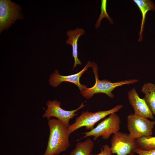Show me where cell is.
<instances>
[{
  "label": "cell",
  "instance_id": "obj_1",
  "mask_svg": "<svg viewBox=\"0 0 155 155\" xmlns=\"http://www.w3.org/2000/svg\"><path fill=\"white\" fill-rule=\"evenodd\" d=\"M49 134L46 150L43 155H56L70 146L67 127L57 119L48 120Z\"/></svg>",
  "mask_w": 155,
  "mask_h": 155
},
{
  "label": "cell",
  "instance_id": "obj_2",
  "mask_svg": "<svg viewBox=\"0 0 155 155\" xmlns=\"http://www.w3.org/2000/svg\"><path fill=\"white\" fill-rule=\"evenodd\" d=\"M90 67L92 68L94 75L95 84L92 87L88 88L80 91L82 96L87 99L90 98L95 94L98 93L105 94L111 98H113L115 95L112 92L116 88L125 84H133L139 81L138 79H131L112 82L106 79L100 80L98 75V66L97 64L93 62L91 63Z\"/></svg>",
  "mask_w": 155,
  "mask_h": 155
},
{
  "label": "cell",
  "instance_id": "obj_3",
  "mask_svg": "<svg viewBox=\"0 0 155 155\" xmlns=\"http://www.w3.org/2000/svg\"><path fill=\"white\" fill-rule=\"evenodd\" d=\"M123 107V105L118 104L107 111H100L95 112L83 111L76 118L75 122L67 127L68 133L70 135L74 131L83 127H85L87 130H92L94 128L96 123L108 115L118 112Z\"/></svg>",
  "mask_w": 155,
  "mask_h": 155
},
{
  "label": "cell",
  "instance_id": "obj_4",
  "mask_svg": "<svg viewBox=\"0 0 155 155\" xmlns=\"http://www.w3.org/2000/svg\"><path fill=\"white\" fill-rule=\"evenodd\" d=\"M120 123V117L116 113L111 114L92 130L82 133L85 134L84 136L78 141L90 136H94V140H96L100 136L106 140L112 134L119 131Z\"/></svg>",
  "mask_w": 155,
  "mask_h": 155
},
{
  "label": "cell",
  "instance_id": "obj_5",
  "mask_svg": "<svg viewBox=\"0 0 155 155\" xmlns=\"http://www.w3.org/2000/svg\"><path fill=\"white\" fill-rule=\"evenodd\" d=\"M155 121H151L135 114L127 117V127L131 136L137 139L143 136H151Z\"/></svg>",
  "mask_w": 155,
  "mask_h": 155
},
{
  "label": "cell",
  "instance_id": "obj_6",
  "mask_svg": "<svg viewBox=\"0 0 155 155\" xmlns=\"http://www.w3.org/2000/svg\"><path fill=\"white\" fill-rule=\"evenodd\" d=\"M111 144V154L133 155L134 150L138 148L136 139L132 138L129 133L119 131L113 134Z\"/></svg>",
  "mask_w": 155,
  "mask_h": 155
},
{
  "label": "cell",
  "instance_id": "obj_7",
  "mask_svg": "<svg viewBox=\"0 0 155 155\" xmlns=\"http://www.w3.org/2000/svg\"><path fill=\"white\" fill-rule=\"evenodd\" d=\"M21 8L10 0L0 1V31L7 30L16 21L23 18Z\"/></svg>",
  "mask_w": 155,
  "mask_h": 155
},
{
  "label": "cell",
  "instance_id": "obj_8",
  "mask_svg": "<svg viewBox=\"0 0 155 155\" xmlns=\"http://www.w3.org/2000/svg\"><path fill=\"white\" fill-rule=\"evenodd\" d=\"M61 104V102L56 100L48 101L46 103L47 108L42 115V118H46L48 120L52 117H55L68 127L69 125V122L70 119L78 114L75 113L85 106L84 103L82 102L77 108L67 111L62 108Z\"/></svg>",
  "mask_w": 155,
  "mask_h": 155
},
{
  "label": "cell",
  "instance_id": "obj_9",
  "mask_svg": "<svg viewBox=\"0 0 155 155\" xmlns=\"http://www.w3.org/2000/svg\"><path fill=\"white\" fill-rule=\"evenodd\" d=\"M91 63L88 61L84 68L80 72L75 74L68 75L64 76L59 73L57 70H55L50 76L49 82L50 85L53 87H57L63 82L73 83L78 87L80 91L86 89L87 86L81 84L80 82V78L83 73L88 68L90 67Z\"/></svg>",
  "mask_w": 155,
  "mask_h": 155
},
{
  "label": "cell",
  "instance_id": "obj_10",
  "mask_svg": "<svg viewBox=\"0 0 155 155\" xmlns=\"http://www.w3.org/2000/svg\"><path fill=\"white\" fill-rule=\"evenodd\" d=\"M130 104L134 109V114L146 118L154 119L153 115L145 100L141 98L135 88H132L127 92Z\"/></svg>",
  "mask_w": 155,
  "mask_h": 155
},
{
  "label": "cell",
  "instance_id": "obj_11",
  "mask_svg": "<svg viewBox=\"0 0 155 155\" xmlns=\"http://www.w3.org/2000/svg\"><path fill=\"white\" fill-rule=\"evenodd\" d=\"M85 33L84 29L79 28L74 30H69L66 32L67 35L69 38L67 40L66 43L68 45H71L72 48V57L74 61L73 69L77 65H81L82 64L78 57V41L80 37L84 35Z\"/></svg>",
  "mask_w": 155,
  "mask_h": 155
},
{
  "label": "cell",
  "instance_id": "obj_12",
  "mask_svg": "<svg viewBox=\"0 0 155 155\" xmlns=\"http://www.w3.org/2000/svg\"><path fill=\"white\" fill-rule=\"evenodd\" d=\"M141 12L142 16L140 30L139 33L138 41L141 42L143 39L142 34L146 20V16L148 11L150 10L154 11L155 5L151 1L149 0H133Z\"/></svg>",
  "mask_w": 155,
  "mask_h": 155
},
{
  "label": "cell",
  "instance_id": "obj_13",
  "mask_svg": "<svg viewBox=\"0 0 155 155\" xmlns=\"http://www.w3.org/2000/svg\"><path fill=\"white\" fill-rule=\"evenodd\" d=\"M141 91L145 94L143 99L155 116V84L150 82L144 83L142 87Z\"/></svg>",
  "mask_w": 155,
  "mask_h": 155
},
{
  "label": "cell",
  "instance_id": "obj_14",
  "mask_svg": "<svg viewBox=\"0 0 155 155\" xmlns=\"http://www.w3.org/2000/svg\"><path fill=\"white\" fill-rule=\"evenodd\" d=\"M94 146L93 140L88 138L84 141L77 143L74 149L70 152L69 155H89L93 150Z\"/></svg>",
  "mask_w": 155,
  "mask_h": 155
},
{
  "label": "cell",
  "instance_id": "obj_15",
  "mask_svg": "<svg viewBox=\"0 0 155 155\" xmlns=\"http://www.w3.org/2000/svg\"><path fill=\"white\" fill-rule=\"evenodd\" d=\"M138 148L149 151L155 149V137L143 136L136 139Z\"/></svg>",
  "mask_w": 155,
  "mask_h": 155
},
{
  "label": "cell",
  "instance_id": "obj_16",
  "mask_svg": "<svg viewBox=\"0 0 155 155\" xmlns=\"http://www.w3.org/2000/svg\"><path fill=\"white\" fill-rule=\"evenodd\" d=\"M107 1L106 0H102L100 8L101 13L99 18L95 24L96 28H98L100 25L101 21L104 18H106L110 22V24H113V20L110 17L108 14L106 10Z\"/></svg>",
  "mask_w": 155,
  "mask_h": 155
},
{
  "label": "cell",
  "instance_id": "obj_17",
  "mask_svg": "<svg viewBox=\"0 0 155 155\" xmlns=\"http://www.w3.org/2000/svg\"><path fill=\"white\" fill-rule=\"evenodd\" d=\"M111 148L107 144L103 145L101 148V152L98 154H90L89 155H111Z\"/></svg>",
  "mask_w": 155,
  "mask_h": 155
},
{
  "label": "cell",
  "instance_id": "obj_18",
  "mask_svg": "<svg viewBox=\"0 0 155 155\" xmlns=\"http://www.w3.org/2000/svg\"><path fill=\"white\" fill-rule=\"evenodd\" d=\"M134 152L138 154V155H155V149L146 151L137 148L134 150Z\"/></svg>",
  "mask_w": 155,
  "mask_h": 155
},
{
  "label": "cell",
  "instance_id": "obj_19",
  "mask_svg": "<svg viewBox=\"0 0 155 155\" xmlns=\"http://www.w3.org/2000/svg\"><path fill=\"white\" fill-rule=\"evenodd\" d=\"M65 154H62L61 155H65Z\"/></svg>",
  "mask_w": 155,
  "mask_h": 155
}]
</instances>
